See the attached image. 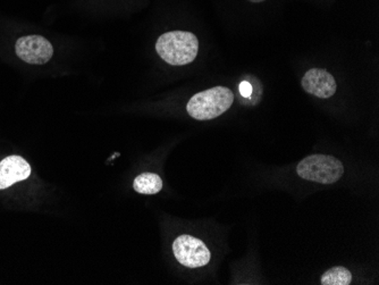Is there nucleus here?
Instances as JSON below:
<instances>
[{
	"instance_id": "nucleus-1",
	"label": "nucleus",
	"mask_w": 379,
	"mask_h": 285,
	"mask_svg": "<svg viewBox=\"0 0 379 285\" xmlns=\"http://www.w3.org/2000/svg\"><path fill=\"white\" fill-rule=\"evenodd\" d=\"M156 50L167 64L182 66L192 63L199 51L196 35L187 31L163 33L158 39Z\"/></svg>"
},
{
	"instance_id": "nucleus-2",
	"label": "nucleus",
	"mask_w": 379,
	"mask_h": 285,
	"mask_svg": "<svg viewBox=\"0 0 379 285\" xmlns=\"http://www.w3.org/2000/svg\"><path fill=\"white\" fill-rule=\"evenodd\" d=\"M234 93L226 87H211L197 93L187 102V111L194 120H213L233 105Z\"/></svg>"
},
{
	"instance_id": "nucleus-3",
	"label": "nucleus",
	"mask_w": 379,
	"mask_h": 285,
	"mask_svg": "<svg viewBox=\"0 0 379 285\" xmlns=\"http://www.w3.org/2000/svg\"><path fill=\"white\" fill-rule=\"evenodd\" d=\"M300 178L316 183H336L344 174L341 160L328 154H311L301 160L297 167Z\"/></svg>"
},
{
	"instance_id": "nucleus-4",
	"label": "nucleus",
	"mask_w": 379,
	"mask_h": 285,
	"mask_svg": "<svg viewBox=\"0 0 379 285\" xmlns=\"http://www.w3.org/2000/svg\"><path fill=\"white\" fill-rule=\"evenodd\" d=\"M173 253L181 265L198 268L207 265L211 255L207 245L194 236H181L173 243Z\"/></svg>"
},
{
	"instance_id": "nucleus-5",
	"label": "nucleus",
	"mask_w": 379,
	"mask_h": 285,
	"mask_svg": "<svg viewBox=\"0 0 379 285\" xmlns=\"http://www.w3.org/2000/svg\"><path fill=\"white\" fill-rule=\"evenodd\" d=\"M15 51L27 64L44 65L54 56V47L41 35H27L16 41Z\"/></svg>"
},
{
	"instance_id": "nucleus-6",
	"label": "nucleus",
	"mask_w": 379,
	"mask_h": 285,
	"mask_svg": "<svg viewBox=\"0 0 379 285\" xmlns=\"http://www.w3.org/2000/svg\"><path fill=\"white\" fill-rule=\"evenodd\" d=\"M301 85L306 92L318 97L321 99H328L334 96L337 89L334 76L323 68H311L301 80Z\"/></svg>"
},
{
	"instance_id": "nucleus-7",
	"label": "nucleus",
	"mask_w": 379,
	"mask_h": 285,
	"mask_svg": "<svg viewBox=\"0 0 379 285\" xmlns=\"http://www.w3.org/2000/svg\"><path fill=\"white\" fill-rule=\"evenodd\" d=\"M31 175V166L20 156H8L0 162V190L27 180Z\"/></svg>"
},
{
	"instance_id": "nucleus-8",
	"label": "nucleus",
	"mask_w": 379,
	"mask_h": 285,
	"mask_svg": "<svg viewBox=\"0 0 379 285\" xmlns=\"http://www.w3.org/2000/svg\"><path fill=\"white\" fill-rule=\"evenodd\" d=\"M133 188L137 193L156 195L163 189V180L155 173H143L135 178Z\"/></svg>"
},
{
	"instance_id": "nucleus-9",
	"label": "nucleus",
	"mask_w": 379,
	"mask_h": 285,
	"mask_svg": "<svg viewBox=\"0 0 379 285\" xmlns=\"http://www.w3.org/2000/svg\"><path fill=\"white\" fill-rule=\"evenodd\" d=\"M352 282V274L343 266L330 268L323 274L321 283L323 285H349Z\"/></svg>"
},
{
	"instance_id": "nucleus-10",
	"label": "nucleus",
	"mask_w": 379,
	"mask_h": 285,
	"mask_svg": "<svg viewBox=\"0 0 379 285\" xmlns=\"http://www.w3.org/2000/svg\"><path fill=\"white\" fill-rule=\"evenodd\" d=\"M252 91H254V87L251 85V83L247 81L241 82V85H240L241 96L244 97V98H250L252 96Z\"/></svg>"
},
{
	"instance_id": "nucleus-11",
	"label": "nucleus",
	"mask_w": 379,
	"mask_h": 285,
	"mask_svg": "<svg viewBox=\"0 0 379 285\" xmlns=\"http://www.w3.org/2000/svg\"><path fill=\"white\" fill-rule=\"evenodd\" d=\"M248 1H251V3H263L265 0H248Z\"/></svg>"
}]
</instances>
